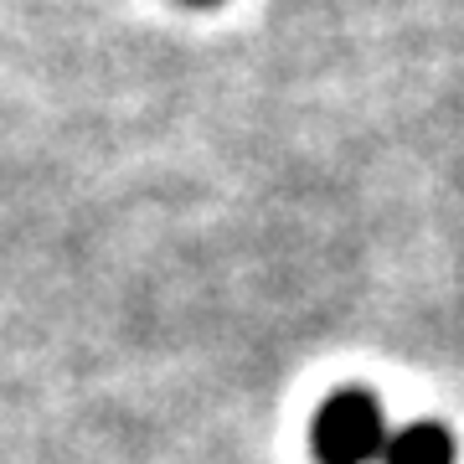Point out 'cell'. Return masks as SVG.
I'll use <instances>...</instances> for the list:
<instances>
[{"mask_svg": "<svg viewBox=\"0 0 464 464\" xmlns=\"http://www.w3.org/2000/svg\"><path fill=\"white\" fill-rule=\"evenodd\" d=\"M310 439H315L320 464H372L382 459V444H387V418L366 392L346 387L315 413Z\"/></svg>", "mask_w": 464, "mask_h": 464, "instance_id": "1", "label": "cell"}, {"mask_svg": "<svg viewBox=\"0 0 464 464\" xmlns=\"http://www.w3.org/2000/svg\"><path fill=\"white\" fill-rule=\"evenodd\" d=\"M382 464H454V439L444 423H408V429L387 433Z\"/></svg>", "mask_w": 464, "mask_h": 464, "instance_id": "2", "label": "cell"}, {"mask_svg": "<svg viewBox=\"0 0 464 464\" xmlns=\"http://www.w3.org/2000/svg\"><path fill=\"white\" fill-rule=\"evenodd\" d=\"M181 5H197V11H212V5H222V0H181Z\"/></svg>", "mask_w": 464, "mask_h": 464, "instance_id": "3", "label": "cell"}]
</instances>
